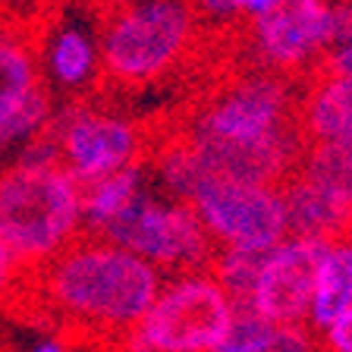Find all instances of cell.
I'll use <instances>...</instances> for the list:
<instances>
[{
  "label": "cell",
  "instance_id": "obj_1",
  "mask_svg": "<svg viewBox=\"0 0 352 352\" xmlns=\"http://www.w3.org/2000/svg\"><path fill=\"white\" fill-rule=\"evenodd\" d=\"M29 283L47 315L117 346L145 318L164 277L139 255L82 233L54 261L29 274Z\"/></svg>",
  "mask_w": 352,
  "mask_h": 352
},
{
  "label": "cell",
  "instance_id": "obj_2",
  "mask_svg": "<svg viewBox=\"0 0 352 352\" xmlns=\"http://www.w3.org/2000/svg\"><path fill=\"white\" fill-rule=\"evenodd\" d=\"M98 29L101 82L120 88H145L186 63L201 38L195 3L142 0L104 7Z\"/></svg>",
  "mask_w": 352,
  "mask_h": 352
},
{
  "label": "cell",
  "instance_id": "obj_3",
  "mask_svg": "<svg viewBox=\"0 0 352 352\" xmlns=\"http://www.w3.org/2000/svg\"><path fill=\"white\" fill-rule=\"evenodd\" d=\"M82 236V186L63 167L0 170V242L35 274Z\"/></svg>",
  "mask_w": 352,
  "mask_h": 352
},
{
  "label": "cell",
  "instance_id": "obj_4",
  "mask_svg": "<svg viewBox=\"0 0 352 352\" xmlns=\"http://www.w3.org/2000/svg\"><path fill=\"white\" fill-rule=\"evenodd\" d=\"M299 76L274 73L245 63L242 69L223 73L211 91L198 98L192 113L176 123V132L189 139L255 145L296 126V104L302 95Z\"/></svg>",
  "mask_w": 352,
  "mask_h": 352
},
{
  "label": "cell",
  "instance_id": "obj_5",
  "mask_svg": "<svg viewBox=\"0 0 352 352\" xmlns=\"http://www.w3.org/2000/svg\"><path fill=\"white\" fill-rule=\"evenodd\" d=\"M233 315V299L208 271L176 274L117 346L120 352H217Z\"/></svg>",
  "mask_w": 352,
  "mask_h": 352
},
{
  "label": "cell",
  "instance_id": "obj_6",
  "mask_svg": "<svg viewBox=\"0 0 352 352\" xmlns=\"http://www.w3.org/2000/svg\"><path fill=\"white\" fill-rule=\"evenodd\" d=\"M101 239L139 255L157 271L176 274L208 271L217 255V245L198 220L195 208L189 201L154 195L151 189H142L132 198L129 208L104 227Z\"/></svg>",
  "mask_w": 352,
  "mask_h": 352
},
{
  "label": "cell",
  "instance_id": "obj_7",
  "mask_svg": "<svg viewBox=\"0 0 352 352\" xmlns=\"http://www.w3.org/2000/svg\"><path fill=\"white\" fill-rule=\"evenodd\" d=\"M60 148V164L76 183L95 186L132 164H145L151 139L135 120L91 107L82 98L60 101L44 129Z\"/></svg>",
  "mask_w": 352,
  "mask_h": 352
},
{
  "label": "cell",
  "instance_id": "obj_8",
  "mask_svg": "<svg viewBox=\"0 0 352 352\" xmlns=\"http://www.w3.org/2000/svg\"><path fill=\"white\" fill-rule=\"evenodd\" d=\"M333 47V16L327 0H277L242 25L249 63L305 79Z\"/></svg>",
  "mask_w": 352,
  "mask_h": 352
},
{
  "label": "cell",
  "instance_id": "obj_9",
  "mask_svg": "<svg viewBox=\"0 0 352 352\" xmlns=\"http://www.w3.org/2000/svg\"><path fill=\"white\" fill-rule=\"evenodd\" d=\"M189 205L205 223L217 249L271 252L289 236L280 189L242 186L227 179H205L192 192Z\"/></svg>",
  "mask_w": 352,
  "mask_h": 352
},
{
  "label": "cell",
  "instance_id": "obj_10",
  "mask_svg": "<svg viewBox=\"0 0 352 352\" xmlns=\"http://www.w3.org/2000/svg\"><path fill=\"white\" fill-rule=\"evenodd\" d=\"M327 242L296 239L286 236L274 245L258 271L255 289L249 296V308L258 318L280 327H302L311 311V293H315V274Z\"/></svg>",
  "mask_w": 352,
  "mask_h": 352
},
{
  "label": "cell",
  "instance_id": "obj_11",
  "mask_svg": "<svg viewBox=\"0 0 352 352\" xmlns=\"http://www.w3.org/2000/svg\"><path fill=\"white\" fill-rule=\"evenodd\" d=\"M38 63L47 91H63L66 101L101 82L98 29L85 19H57L38 35Z\"/></svg>",
  "mask_w": 352,
  "mask_h": 352
},
{
  "label": "cell",
  "instance_id": "obj_12",
  "mask_svg": "<svg viewBox=\"0 0 352 352\" xmlns=\"http://www.w3.org/2000/svg\"><path fill=\"white\" fill-rule=\"evenodd\" d=\"M280 198L286 208V227L296 239L315 242H340L349 239L352 230V198L327 189V186L308 179L296 170L283 186Z\"/></svg>",
  "mask_w": 352,
  "mask_h": 352
},
{
  "label": "cell",
  "instance_id": "obj_13",
  "mask_svg": "<svg viewBox=\"0 0 352 352\" xmlns=\"http://www.w3.org/2000/svg\"><path fill=\"white\" fill-rule=\"evenodd\" d=\"M296 126L305 145L352 139V79L311 69L296 104Z\"/></svg>",
  "mask_w": 352,
  "mask_h": 352
},
{
  "label": "cell",
  "instance_id": "obj_14",
  "mask_svg": "<svg viewBox=\"0 0 352 352\" xmlns=\"http://www.w3.org/2000/svg\"><path fill=\"white\" fill-rule=\"evenodd\" d=\"M44 85L38 38L0 25V126Z\"/></svg>",
  "mask_w": 352,
  "mask_h": 352
},
{
  "label": "cell",
  "instance_id": "obj_15",
  "mask_svg": "<svg viewBox=\"0 0 352 352\" xmlns=\"http://www.w3.org/2000/svg\"><path fill=\"white\" fill-rule=\"evenodd\" d=\"M349 308H352V239H340L330 242L324 249L321 261H318L308 324H311V330L321 333L324 327H330Z\"/></svg>",
  "mask_w": 352,
  "mask_h": 352
},
{
  "label": "cell",
  "instance_id": "obj_16",
  "mask_svg": "<svg viewBox=\"0 0 352 352\" xmlns=\"http://www.w3.org/2000/svg\"><path fill=\"white\" fill-rule=\"evenodd\" d=\"M217 352H318V340L305 327H280L258 318L249 305H236L230 333Z\"/></svg>",
  "mask_w": 352,
  "mask_h": 352
},
{
  "label": "cell",
  "instance_id": "obj_17",
  "mask_svg": "<svg viewBox=\"0 0 352 352\" xmlns=\"http://www.w3.org/2000/svg\"><path fill=\"white\" fill-rule=\"evenodd\" d=\"M145 164H132V167L120 170V173L107 176L95 186L82 189V233L101 236L107 223L120 217L129 208V201L139 195L145 186Z\"/></svg>",
  "mask_w": 352,
  "mask_h": 352
},
{
  "label": "cell",
  "instance_id": "obj_18",
  "mask_svg": "<svg viewBox=\"0 0 352 352\" xmlns=\"http://www.w3.org/2000/svg\"><path fill=\"white\" fill-rule=\"evenodd\" d=\"M299 173L352 198V139L308 145L305 157L299 164Z\"/></svg>",
  "mask_w": 352,
  "mask_h": 352
},
{
  "label": "cell",
  "instance_id": "obj_19",
  "mask_svg": "<svg viewBox=\"0 0 352 352\" xmlns=\"http://www.w3.org/2000/svg\"><path fill=\"white\" fill-rule=\"evenodd\" d=\"M264 255H267V252L217 249L208 274L223 286V293L233 299V305H249V296H252V289H255V280L264 264Z\"/></svg>",
  "mask_w": 352,
  "mask_h": 352
},
{
  "label": "cell",
  "instance_id": "obj_20",
  "mask_svg": "<svg viewBox=\"0 0 352 352\" xmlns=\"http://www.w3.org/2000/svg\"><path fill=\"white\" fill-rule=\"evenodd\" d=\"M25 280H29L25 267H22V264L13 258V252L0 242V305L10 302L13 296H19L22 289H25Z\"/></svg>",
  "mask_w": 352,
  "mask_h": 352
},
{
  "label": "cell",
  "instance_id": "obj_21",
  "mask_svg": "<svg viewBox=\"0 0 352 352\" xmlns=\"http://www.w3.org/2000/svg\"><path fill=\"white\" fill-rule=\"evenodd\" d=\"M318 352H352V308L321 330Z\"/></svg>",
  "mask_w": 352,
  "mask_h": 352
},
{
  "label": "cell",
  "instance_id": "obj_22",
  "mask_svg": "<svg viewBox=\"0 0 352 352\" xmlns=\"http://www.w3.org/2000/svg\"><path fill=\"white\" fill-rule=\"evenodd\" d=\"M330 16H333V47H346L352 44V3L343 0V3H330Z\"/></svg>",
  "mask_w": 352,
  "mask_h": 352
},
{
  "label": "cell",
  "instance_id": "obj_23",
  "mask_svg": "<svg viewBox=\"0 0 352 352\" xmlns=\"http://www.w3.org/2000/svg\"><path fill=\"white\" fill-rule=\"evenodd\" d=\"M318 69H321V73H330V76H346V79H352V44L330 51L327 57L318 63Z\"/></svg>",
  "mask_w": 352,
  "mask_h": 352
},
{
  "label": "cell",
  "instance_id": "obj_24",
  "mask_svg": "<svg viewBox=\"0 0 352 352\" xmlns=\"http://www.w3.org/2000/svg\"><path fill=\"white\" fill-rule=\"evenodd\" d=\"M29 352H69V346H66L60 337H44V340H38Z\"/></svg>",
  "mask_w": 352,
  "mask_h": 352
}]
</instances>
